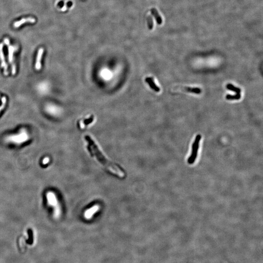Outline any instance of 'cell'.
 Segmentation results:
<instances>
[{"label": "cell", "mask_w": 263, "mask_h": 263, "mask_svg": "<svg viewBox=\"0 0 263 263\" xmlns=\"http://www.w3.org/2000/svg\"><path fill=\"white\" fill-rule=\"evenodd\" d=\"M43 52H44V49L43 48H39L38 50V54L37 55V58H36V63H35V69L37 71L40 70L41 68V58H42V55L43 54Z\"/></svg>", "instance_id": "8"}, {"label": "cell", "mask_w": 263, "mask_h": 263, "mask_svg": "<svg viewBox=\"0 0 263 263\" xmlns=\"http://www.w3.org/2000/svg\"><path fill=\"white\" fill-rule=\"evenodd\" d=\"M94 119V116L93 115H92V116H90L89 118L84 120L83 123L86 126L88 125L91 124L92 122H93Z\"/></svg>", "instance_id": "14"}, {"label": "cell", "mask_w": 263, "mask_h": 263, "mask_svg": "<svg viewBox=\"0 0 263 263\" xmlns=\"http://www.w3.org/2000/svg\"><path fill=\"white\" fill-rule=\"evenodd\" d=\"M3 47L4 45L3 43H0V61H1V68L4 69V74L5 76H8V66L7 62L5 60V55L3 51Z\"/></svg>", "instance_id": "5"}, {"label": "cell", "mask_w": 263, "mask_h": 263, "mask_svg": "<svg viewBox=\"0 0 263 263\" xmlns=\"http://www.w3.org/2000/svg\"><path fill=\"white\" fill-rule=\"evenodd\" d=\"M99 209V206L98 205H95L93 206L92 208H90L85 211L84 216L87 219H90L93 216L94 214L96 213Z\"/></svg>", "instance_id": "10"}, {"label": "cell", "mask_w": 263, "mask_h": 263, "mask_svg": "<svg viewBox=\"0 0 263 263\" xmlns=\"http://www.w3.org/2000/svg\"><path fill=\"white\" fill-rule=\"evenodd\" d=\"M28 235H29V239L28 240H26V243H27V244L31 245L33 243V240H33V233L31 231H29V232H28Z\"/></svg>", "instance_id": "15"}, {"label": "cell", "mask_w": 263, "mask_h": 263, "mask_svg": "<svg viewBox=\"0 0 263 263\" xmlns=\"http://www.w3.org/2000/svg\"><path fill=\"white\" fill-rule=\"evenodd\" d=\"M145 81L149 84V86L154 90L156 92H159L160 91V89L155 83L153 77H147L145 78Z\"/></svg>", "instance_id": "9"}, {"label": "cell", "mask_w": 263, "mask_h": 263, "mask_svg": "<svg viewBox=\"0 0 263 263\" xmlns=\"http://www.w3.org/2000/svg\"><path fill=\"white\" fill-rule=\"evenodd\" d=\"M201 139V136L198 135L196 136L194 141L192 145V153L188 159V163L189 164H193L195 162L198 154V151L199 147V142Z\"/></svg>", "instance_id": "3"}, {"label": "cell", "mask_w": 263, "mask_h": 263, "mask_svg": "<svg viewBox=\"0 0 263 263\" xmlns=\"http://www.w3.org/2000/svg\"><path fill=\"white\" fill-rule=\"evenodd\" d=\"M49 158L48 157H46L45 158L43 159V161H42V163L43 164H46L47 163L49 162Z\"/></svg>", "instance_id": "17"}, {"label": "cell", "mask_w": 263, "mask_h": 263, "mask_svg": "<svg viewBox=\"0 0 263 263\" xmlns=\"http://www.w3.org/2000/svg\"><path fill=\"white\" fill-rule=\"evenodd\" d=\"M185 90H186L187 91H188L189 92L195 93V94H199L202 92L201 89H200L199 88H197V87H195V88L187 87V88H185Z\"/></svg>", "instance_id": "12"}, {"label": "cell", "mask_w": 263, "mask_h": 263, "mask_svg": "<svg viewBox=\"0 0 263 263\" xmlns=\"http://www.w3.org/2000/svg\"><path fill=\"white\" fill-rule=\"evenodd\" d=\"M6 103H7V98L5 97H3L2 99V104H1V105L0 106V113H1V111H2V110L5 108Z\"/></svg>", "instance_id": "16"}, {"label": "cell", "mask_w": 263, "mask_h": 263, "mask_svg": "<svg viewBox=\"0 0 263 263\" xmlns=\"http://www.w3.org/2000/svg\"><path fill=\"white\" fill-rule=\"evenodd\" d=\"M28 139V136L26 135V134H22L19 136H13L12 137L9 138L8 140L15 142L16 143H23V142L25 141L27 139Z\"/></svg>", "instance_id": "7"}, {"label": "cell", "mask_w": 263, "mask_h": 263, "mask_svg": "<svg viewBox=\"0 0 263 263\" xmlns=\"http://www.w3.org/2000/svg\"><path fill=\"white\" fill-rule=\"evenodd\" d=\"M226 98L227 100H240L241 98V94H236L235 95H227L226 97Z\"/></svg>", "instance_id": "13"}, {"label": "cell", "mask_w": 263, "mask_h": 263, "mask_svg": "<svg viewBox=\"0 0 263 263\" xmlns=\"http://www.w3.org/2000/svg\"><path fill=\"white\" fill-rule=\"evenodd\" d=\"M47 198L48 204L54 208V216L56 218H58L61 213V209L54 193L51 192H48L47 194Z\"/></svg>", "instance_id": "2"}, {"label": "cell", "mask_w": 263, "mask_h": 263, "mask_svg": "<svg viewBox=\"0 0 263 263\" xmlns=\"http://www.w3.org/2000/svg\"><path fill=\"white\" fill-rule=\"evenodd\" d=\"M4 42L6 45L8 46V60L9 62L11 65L12 74L13 75H15L16 73V66L14 60V52L15 51V47L10 45L9 40L7 38L4 39Z\"/></svg>", "instance_id": "4"}, {"label": "cell", "mask_w": 263, "mask_h": 263, "mask_svg": "<svg viewBox=\"0 0 263 263\" xmlns=\"http://www.w3.org/2000/svg\"><path fill=\"white\" fill-rule=\"evenodd\" d=\"M85 139L86 141L88 143V145L87 146L88 150L90 152L92 155L95 156L97 159L99 161V162H100L101 164L104 166L111 172L116 174L119 177L122 178L124 177V173L119 168H118L116 166L109 161L107 159L105 158L92 138H91L89 135H86Z\"/></svg>", "instance_id": "1"}, {"label": "cell", "mask_w": 263, "mask_h": 263, "mask_svg": "<svg viewBox=\"0 0 263 263\" xmlns=\"http://www.w3.org/2000/svg\"><path fill=\"white\" fill-rule=\"evenodd\" d=\"M226 88L227 89H228V90H230V91H233L234 92L236 93V94H240L241 93V89L240 88H238V87H235L233 85H232V84H228L227 85H226Z\"/></svg>", "instance_id": "11"}, {"label": "cell", "mask_w": 263, "mask_h": 263, "mask_svg": "<svg viewBox=\"0 0 263 263\" xmlns=\"http://www.w3.org/2000/svg\"><path fill=\"white\" fill-rule=\"evenodd\" d=\"M36 22V20L33 17H27L23 18L21 19L20 21H16L13 23V27L15 28H19L22 25L25 23H35Z\"/></svg>", "instance_id": "6"}]
</instances>
